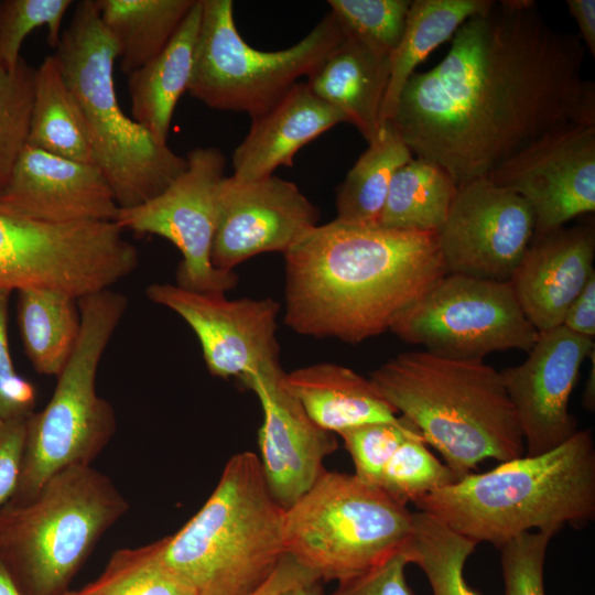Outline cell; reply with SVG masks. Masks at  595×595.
<instances>
[{
    "instance_id": "41",
    "label": "cell",
    "mask_w": 595,
    "mask_h": 595,
    "mask_svg": "<svg viewBox=\"0 0 595 595\" xmlns=\"http://www.w3.org/2000/svg\"><path fill=\"white\" fill-rule=\"evenodd\" d=\"M405 554L392 559L359 575L338 582L329 595H415L407 582Z\"/></svg>"
},
{
    "instance_id": "14",
    "label": "cell",
    "mask_w": 595,
    "mask_h": 595,
    "mask_svg": "<svg viewBox=\"0 0 595 595\" xmlns=\"http://www.w3.org/2000/svg\"><path fill=\"white\" fill-rule=\"evenodd\" d=\"M534 235V216L517 193L488 177L457 187L436 231L446 273L509 282Z\"/></svg>"
},
{
    "instance_id": "7",
    "label": "cell",
    "mask_w": 595,
    "mask_h": 595,
    "mask_svg": "<svg viewBox=\"0 0 595 595\" xmlns=\"http://www.w3.org/2000/svg\"><path fill=\"white\" fill-rule=\"evenodd\" d=\"M129 504L91 465L50 477L25 504L0 509V561L22 595H64Z\"/></svg>"
},
{
    "instance_id": "36",
    "label": "cell",
    "mask_w": 595,
    "mask_h": 595,
    "mask_svg": "<svg viewBox=\"0 0 595 595\" xmlns=\"http://www.w3.org/2000/svg\"><path fill=\"white\" fill-rule=\"evenodd\" d=\"M345 33L390 56L407 24L410 0H328Z\"/></svg>"
},
{
    "instance_id": "22",
    "label": "cell",
    "mask_w": 595,
    "mask_h": 595,
    "mask_svg": "<svg viewBox=\"0 0 595 595\" xmlns=\"http://www.w3.org/2000/svg\"><path fill=\"white\" fill-rule=\"evenodd\" d=\"M340 122L346 119L339 111L317 98L306 83H296L269 110L251 118L232 153V176L256 180L291 166L301 148Z\"/></svg>"
},
{
    "instance_id": "27",
    "label": "cell",
    "mask_w": 595,
    "mask_h": 595,
    "mask_svg": "<svg viewBox=\"0 0 595 595\" xmlns=\"http://www.w3.org/2000/svg\"><path fill=\"white\" fill-rule=\"evenodd\" d=\"M493 0H414L403 35L389 56V82L380 110L383 126L392 117L401 90L415 67L437 46L451 40L470 17L488 9Z\"/></svg>"
},
{
    "instance_id": "17",
    "label": "cell",
    "mask_w": 595,
    "mask_h": 595,
    "mask_svg": "<svg viewBox=\"0 0 595 595\" xmlns=\"http://www.w3.org/2000/svg\"><path fill=\"white\" fill-rule=\"evenodd\" d=\"M145 294L192 328L214 377L239 379L279 359L275 332L280 304L273 299L229 300L225 294L195 292L171 283L150 284Z\"/></svg>"
},
{
    "instance_id": "13",
    "label": "cell",
    "mask_w": 595,
    "mask_h": 595,
    "mask_svg": "<svg viewBox=\"0 0 595 595\" xmlns=\"http://www.w3.org/2000/svg\"><path fill=\"white\" fill-rule=\"evenodd\" d=\"M186 170L162 193L130 208H119L115 224L125 230L171 241L181 252L176 285L202 293L226 294L238 282L235 271L212 263L217 225L216 196L226 159L214 147L195 148Z\"/></svg>"
},
{
    "instance_id": "5",
    "label": "cell",
    "mask_w": 595,
    "mask_h": 595,
    "mask_svg": "<svg viewBox=\"0 0 595 595\" xmlns=\"http://www.w3.org/2000/svg\"><path fill=\"white\" fill-rule=\"evenodd\" d=\"M283 519L259 457L237 453L203 507L160 540L161 554L198 595H250L286 555Z\"/></svg>"
},
{
    "instance_id": "9",
    "label": "cell",
    "mask_w": 595,
    "mask_h": 595,
    "mask_svg": "<svg viewBox=\"0 0 595 595\" xmlns=\"http://www.w3.org/2000/svg\"><path fill=\"white\" fill-rule=\"evenodd\" d=\"M413 512L355 474L325 470L284 509L286 554L322 581L337 582L404 553Z\"/></svg>"
},
{
    "instance_id": "20",
    "label": "cell",
    "mask_w": 595,
    "mask_h": 595,
    "mask_svg": "<svg viewBox=\"0 0 595 595\" xmlns=\"http://www.w3.org/2000/svg\"><path fill=\"white\" fill-rule=\"evenodd\" d=\"M0 206L53 224L115 221L113 191L96 164L26 145L0 193Z\"/></svg>"
},
{
    "instance_id": "34",
    "label": "cell",
    "mask_w": 595,
    "mask_h": 595,
    "mask_svg": "<svg viewBox=\"0 0 595 595\" xmlns=\"http://www.w3.org/2000/svg\"><path fill=\"white\" fill-rule=\"evenodd\" d=\"M459 478L428 448L422 436L407 439L387 463L378 487L402 505L456 483Z\"/></svg>"
},
{
    "instance_id": "30",
    "label": "cell",
    "mask_w": 595,
    "mask_h": 595,
    "mask_svg": "<svg viewBox=\"0 0 595 595\" xmlns=\"http://www.w3.org/2000/svg\"><path fill=\"white\" fill-rule=\"evenodd\" d=\"M412 158L399 134L385 123L337 186L336 219L378 225L394 173Z\"/></svg>"
},
{
    "instance_id": "16",
    "label": "cell",
    "mask_w": 595,
    "mask_h": 595,
    "mask_svg": "<svg viewBox=\"0 0 595 595\" xmlns=\"http://www.w3.org/2000/svg\"><path fill=\"white\" fill-rule=\"evenodd\" d=\"M216 204L212 263L225 271L260 253L284 255L320 219L317 207L298 185L273 174L256 180L224 176Z\"/></svg>"
},
{
    "instance_id": "46",
    "label": "cell",
    "mask_w": 595,
    "mask_h": 595,
    "mask_svg": "<svg viewBox=\"0 0 595 595\" xmlns=\"http://www.w3.org/2000/svg\"><path fill=\"white\" fill-rule=\"evenodd\" d=\"M589 358L592 360V366L588 372V378L585 383V389L583 393V405L588 411H594L595 409V349L591 353Z\"/></svg>"
},
{
    "instance_id": "6",
    "label": "cell",
    "mask_w": 595,
    "mask_h": 595,
    "mask_svg": "<svg viewBox=\"0 0 595 595\" xmlns=\"http://www.w3.org/2000/svg\"><path fill=\"white\" fill-rule=\"evenodd\" d=\"M54 55L82 110L95 164L119 208L140 205L166 190L187 161L158 143L120 108L113 83L118 46L95 0L75 4Z\"/></svg>"
},
{
    "instance_id": "23",
    "label": "cell",
    "mask_w": 595,
    "mask_h": 595,
    "mask_svg": "<svg viewBox=\"0 0 595 595\" xmlns=\"http://www.w3.org/2000/svg\"><path fill=\"white\" fill-rule=\"evenodd\" d=\"M389 56L346 34L314 69L306 85L339 111L369 143L382 128L380 110L389 82Z\"/></svg>"
},
{
    "instance_id": "12",
    "label": "cell",
    "mask_w": 595,
    "mask_h": 595,
    "mask_svg": "<svg viewBox=\"0 0 595 595\" xmlns=\"http://www.w3.org/2000/svg\"><path fill=\"white\" fill-rule=\"evenodd\" d=\"M389 331L424 351L458 360H484L509 349L528 353L539 335L510 282L455 273L439 279Z\"/></svg>"
},
{
    "instance_id": "40",
    "label": "cell",
    "mask_w": 595,
    "mask_h": 595,
    "mask_svg": "<svg viewBox=\"0 0 595 595\" xmlns=\"http://www.w3.org/2000/svg\"><path fill=\"white\" fill-rule=\"evenodd\" d=\"M12 291H0V421L26 419L34 411V385L13 366L8 339V310Z\"/></svg>"
},
{
    "instance_id": "33",
    "label": "cell",
    "mask_w": 595,
    "mask_h": 595,
    "mask_svg": "<svg viewBox=\"0 0 595 595\" xmlns=\"http://www.w3.org/2000/svg\"><path fill=\"white\" fill-rule=\"evenodd\" d=\"M64 595H198V592L165 563L159 540L113 552L98 578Z\"/></svg>"
},
{
    "instance_id": "21",
    "label": "cell",
    "mask_w": 595,
    "mask_h": 595,
    "mask_svg": "<svg viewBox=\"0 0 595 595\" xmlns=\"http://www.w3.org/2000/svg\"><path fill=\"white\" fill-rule=\"evenodd\" d=\"M594 259L593 221L533 235L509 282L539 333L563 324L569 307L595 273Z\"/></svg>"
},
{
    "instance_id": "2",
    "label": "cell",
    "mask_w": 595,
    "mask_h": 595,
    "mask_svg": "<svg viewBox=\"0 0 595 595\" xmlns=\"http://www.w3.org/2000/svg\"><path fill=\"white\" fill-rule=\"evenodd\" d=\"M284 260L285 325L348 344L389 331L446 274L436 232L336 218L305 234Z\"/></svg>"
},
{
    "instance_id": "48",
    "label": "cell",
    "mask_w": 595,
    "mask_h": 595,
    "mask_svg": "<svg viewBox=\"0 0 595 595\" xmlns=\"http://www.w3.org/2000/svg\"><path fill=\"white\" fill-rule=\"evenodd\" d=\"M0 595H22L9 572L0 561Z\"/></svg>"
},
{
    "instance_id": "29",
    "label": "cell",
    "mask_w": 595,
    "mask_h": 595,
    "mask_svg": "<svg viewBox=\"0 0 595 595\" xmlns=\"http://www.w3.org/2000/svg\"><path fill=\"white\" fill-rule=\"evenodd\" d=\"M196 0H95L118 46L127 76L153 60L173 37Z\"/></svg>"
},
{
    "instance_id": "8",
    "label": "cell",
    "mask_w": 595,
    "mask_h": 595,
    "mask_svg": "<svg viewBox=\"0 0 595 595\" xmlns=\"http://www.w3.org/2000/svg\"><path fill=\"white\" fill-rule=\"evenodd\" d=\"M77 346L57 378L52 398L26 420L20 473L12 504H25L54 474L91 465L117 428L112 405L97 393L101 357L128 307L125 294L106 289L78 299Z\"/></svg>"
},
{
    "instance_id": "19",
    "label": "cell",
    "mask_w": 595,
    "mask_h": 595,
    "mask_svg": "<svg viewBox=\"0 0 595 595\" xmlns=\"http://www.w3.org/2000/svg\"><path fill=\"white\" fill-rule=\"evenodd\" d=\"M280 360H271L239 378L253 391L263 411L259 457L267 486L286 509L326 470L325 458L337 448L334 433L320 428L285 383Z\"/></svg>"
},
{
    "instance_id": "37",
    "label": "cell",
    "mask_w": 595,
    "mask_h": 595,
    "mask_svg": "<svg viewBox=\"0 0 595 595\" xmlns=\"http://www.w3.org/2000/svg\"><path fill=\"white\" fill-rule=\"evenodd\" d=\"M72 0H0V67L10 69L22 60L20 51L25 37L46 26L47 42L58 45L63 19Z\"/></svg>"
},
{
    "instance_id": "32",
    "label": "cell",
    "mask_w": 595,
    "mask_h": 595,
    "mask_svg": "<svg viewBox=\"0 0 595 595\" xmlns=\"http://www.w3.org/2000/svg\"><path fill=\"white\" fill-rule=\"evenodd\" d=\"M478 544L423 511L413 512L404 550L409 563L425 574L433 595H480L464 577V566Z\"/></svg>"
},
{
    "instance_id": "31",
    "label": "cell",
    "mask_w": 595,
    "mask_h": 595,
    "mask_svg": "<svg viewBox=\"0 0 595 595\" xmlns=\"http://www.w3.org/2000/svg\"><path fill=\"white\" fill-rule=\"evenodd\" d=\"M457 187L441 166L413 156L394 173L378 225L436 232L448 214Z\"/></svg>"
},
{
    "instance_id": "11",
    "label": "cell",
    "mask_w": 595,
    "mask_h": 595,
    "mask_svg": "<svg viewBox=\"0 0 595 595\" xmlns=\"http://www.w3.org/2000/svg\"><path fill=\"white\" fill-rule=\"evenodd\" d=\"M138 264V249L113 221L53 224L0 206V291L47 288L80 299Z\"/></svg>"
},
{
    "instance_id": "43",
    "label": "cell",
    "mask_w": 595,
    "mask_h": 595,
    "mask_svg": "<svg viewBox=\"0 0 595 595\" xmlns=\"http://www.w3.org/2000/svg\"><path fill=\"white\" fill-rule=\"evenodd\" d=\"M569 331L594 338L595 335V273L569 307L563 324Z\"/></svg>"
},
{
    "instance_id": "1",
    "label": "cell",
    "mask_w": 595,
    "mask_h": 595,
    "mask_svg": "<svg viewBox=\"0 0 595 595\" xmlns=\"http://www.w3.org/2000/svg\"><path fill=\"white\" fill-rule=\"evenodd\" d=\"M451 40L439 64L408 79L388 123L413 156L457 186L487 177L554 129L595 125L585 46L549 24L534 1H494Z\"/></svg>"
},
{
    "instance_id": "24",
    "label": "cell",
    "mask_w": 595,
    "mask_h": 595,
    "mask_svg": "<svg viewBox=\"0 0 595 595\" xmlns=\"http://www.w3.org/2000/svg\"><path fill=\"white\" fill-rule=\"evenodd\" d=\"M285 383L309 416L331 433L399 419L370 378L354 369L318 363L285 374Z\"/></svg>"
},
{
    "instance_id": "26",
    "label": "cell",
    "mask_w": 595,
    "mask_h": 595,
    "mask_svg": "<svg viewBox=\"0 0 595 595\" xmlns=\"http://www.w3.org/2000/svg\"><path fill=\"white\" fill-rule=\"evenodd\" d=\"M18 325L24 353L34 370L58 377L80 335L78 299L47 288L18 291Z\"/></svg>"
},
{
    "instance_id": "35",
    "label": "cell",
    "mask_w": 595,
    "mask_h": 595,
    "mask_svg": "<svg viewBox=\"0 0 595 595\" xmlns=\"http://www.w3.org/2000/svg\"><path fill=\"white\" fill-rule=\"evenodd\" d=\"M34 74L23 58L13 68L0 67V193L28 145Z\"/></svg>"
},
{
    "instance_id": "10",
    "label": "cell",
    "mask_w": 595,
    "mask_h": 595,
    "mask_svg": "<svg viewBox=\"0 0 595 595\" xmlns=\"http://www.w3.org/2000/svg\"><path fill=\"white\" fill-rule=\"evenodd\" d=\"M345 36L328 12L294 45L261 51L239 34L231 0H202L187 93L213 109L257 117L277 104L301 76L316 69Z\"/></svg>"
},
{
    "instance_id": "15",
    "label": "cell",
    "mask_w": 595,
    "mask_h": 595,
    "mask_svg": "<svg viewBox=\"0 0 595 595\" xmlns=\"http://www.w3.org/2000/svg\"><path fill=\"white\" fill-rule=\"evenodd\" d=\"M520 195L534 216V235L595 210V125L554 129L488 176Z\"/></svg>"
},
{
    "instance_id": "45",
    "label": "cell",
    "mask_w": 595,
    "mask_h": 595,
    "mask_svg": "<svg viewBox=\"0 0 595 595\" xmlns=\"http://www.w3.org/2000/svg\"><path fill=\"white\" fill-rule=\"evenodd\" d=\"M566 6L576 21L584 46L595 56V1L566 0Z\"/></svg>"
},
{
    "instance_id": "3",
    "label": "cell",
    "mask_w": 595,
    "mask_h": 595,
    "mask_svg": "<svg viewBox=\"0 0 595 595\" xmlns=\"http://www.w3.org/2000/svg\"><path fill=\"white\" fill-rule=\"evenodd\" d=\"M414 506L475 543L500 548L521 533H556L595 517V445L589 429L534 456L501 462L420 498Z\"/></svg>"
},
{
    "instance_id": "38",
    "label": "cell",
    "mask_w": 595,
    "mask_h": 595,
    "mask_svg": "<svg viewBox=\"0 0 595 595\" xmlns=\"http://www.w3.org/2000/svg\"><path fill=\"white\" fill-rule=\"evenodd\" d=\"M355 466V475L363 482L378 486L383 468L409 437L421 436L404 418L391 422H372L338 433Z\"/></svg>"
},
{
    "instance_id": "42",
    "label": "cell",
    "mask_w": 595,
    "mask_h": 595,
    "mask_svg": "<svg viewBox=\"0 0 595 595\" xmlns=\"http://www.w3.org/2000/svg\"><path fill=\"white\" fill-rule=\"evenodd\" d=\"M26 420L0 421V509L9 501L18 484Z\"/></svg>"
},
{
    "instance_id": "47",
    "label": "cell",
    "mask_w": 595,
    "mask_h": 595,
    "mask_svg": "<svg viewBox=\"0 0 595 595\" xmlns=\"http://www.w3.org/2000/svg\"><path fill=\"white\" fill-rule=\"evenodd\" d=\"M277 595H324L320 581L302 584Z\"/></svg>"
},
{
    "instance_id": "44",
    "label": "cell",
    "mask_w": 595,
    "mask_h": 595,
    "mask_svg": "<svg viewBox=\"0 0 595 595\" xmlns=\"http://www.w3.org/2000/svg\"><path fill=\"white\" fill-rule=\"evenodd\" d=\"M321 581L316 574L286 554L273 574L250 595H277L298 585Z\"/></svg>"
},
{
    "instance_id": "4",
    "label": "cell",
    "mask_w": 595,
    "mask_h": 595,
    "mask_svg": "<svg viewBox=\"0 0 595 595\" xmlns=\"http://www.w3.org/2000/svg\"><path fill=\"white\" fill-rule=\"evenodd\" d=\"M369 378L459 479L485 459L501 463L524 453L500 371L484 360L404 351L380 365Z\"/></svg>"
},
{
    "instance_id": "28",
    "label": "cell",
    "mask_w": 595,
    "mask_h": 595,
    "mask_svg": "<svg viewBox=\"0 0 595 595\" xmlns=\"http://www.w3.org/2000/svg\"><path fill=\"white\" fill-rule=\"evenodd\" d=\"M28 145L95 164L82 110L54 54L35 68Z\"/></svg>"
},
{
    "instance_id": "25",
    "label": "cell",
    "mask_w": 595,
    "mask_h": 595,
    "mask_svg": "<svg viewBox=\"0 0 595 595\" xmlns=\"http://www.w3.org/2000/svg\"><path fill=\"white\" fill-rule=\"evenodd\" d=\"M201 19L196 0L161 53L128 75L132 119L160 144H167L175 106L188 89Z\"/></svg>"
},
{
    "instance_id": "39",
    "label": "cell",
    "mask_w": 595,
    "mask_h": 595,
    "mask_svg": "<svg viewBox=\"0 0 595 595\" xmlns=\"http://www.w3.org/2000/svg\"><path fill=\"white\" fill-rule=\"evenodd\" d=\"M553 536L545 531L524 532L499 548L505 595H545L544 562Z\"/></svg>"
},
{
    "instance_id": "18",
    "label": "cell",
    "mask_w": 595,
    "mask_h": 595,
    "mask_svg": "<svg viewBox=\"0 0 595 595\" xmlns=\"http://www.w3.org/2000/svg\"><path fill=\"white\" fill-rule=\"evenodd\" d=\"M594 349V338L561 325L539 333L526 360L500 371L528 456L549 452L578 431L569 401Z\"/></svg>"
}]
</instances>
